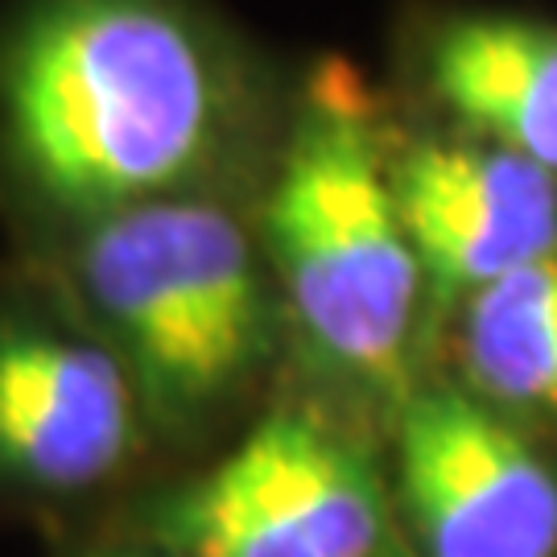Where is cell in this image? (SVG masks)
I'll list each match as a JSON object with an SVG mask.
<instances>
[{
    "label": "cell",
    "mask_w": 557,
    "mask_h": 557,
    "mask_svg": "<svg viewBox=\"0 0 557 557\" xmlns=\"http://www.w3.org/2000/svg\"><path fill=\"white\" fill-rule=\"evenodd\" d=\"M227 120L232 83L186 0H17L0 17V161L66 215L174 199Z\"/></svg>",
    "instance_id": "6da1fadb"
},
{
    "label": "cell",
    "mask_w": 557,
    "mask_h": 557,
    "mask_svg": "<svg viewBox=\"0 0 557 557\" xmlns=\"http://www.w3.org/2000/svg\"><path fill=\"white\" fill-rule=\"evenodd\" d=\"M79 281L137 397L170 430L215 413L269 356V281L215 202L174 195L91 220Z\"/></svg>",
    "instance_id": "7a4b0ae2"
},
{
    "label": "cell",
    "mask_w": 557,
    "mask_h": 557,
    "mask_svg": "<svg viewBox=\"0 0 557 557\" xmlns=\"http://www.w3.org/2000/svg\"><path fill=\"white\" fill-rule=\"evenodd\" d=\"M269 252L314 356L380 397H405L421 273L393 170L343 96L310 103L269 195Z\"/></svg>",
    "instance_id": "3957f363"
},
{
    "label": "cell",
    "mask_w": 557,
    "mask_h": 557,
    "mask_svg": "<svg viewBox=\"0 0 557 557\" xmlns=\"http://www.w3.org/2000/svg\"><path fill=\"white\" fill-rule=\"evenodd\" d=\"M397 492L418 557H557L554 462L475 393L405 397Z\"/></svg>",
    "instance_id": "277c9868"
},
{
    "label": "cell",
    "mask_w": 557,
    "mask_h": 557,
    "mask_svg": "<svg viewBox=\"0 0 557 557\" xmlns=\"http://www.w3.org/2000/svg\"><path fill=\"white\" fill-rule=\"evenodd\" d=\"M425 331L557 244V174L487 140H425L393 170Z\"/></svg>",
    "instance_id": "5b68a950"
},
{
    "label": "cell",
    "mask_w": 557,
    "mask_h": 557,
    "mask_svg": "<svg viewBox=\"0 0 557 557\" xmlns=\"http://www.w3.org/2000/svg\"><path fill=\"white\" fill-rule=\"evenodd\" d=\"M137 442V388L112 347L0 310V492H83Z\"/></svg>",
    "instance_id": "8992f818"
},
{
    "label": "cell",
    "mask_w": 557,
    "mask_h": 557,
    "mask_svg": "<svg viewBox=\"0 0 557 557\" xmlns=\"http://www.w3.org/2000/svg\"><path fill=\"white\" fill-rule=\"evenodd\" d=\"M310 557H405L397 499L376 462L310 413L264 418L220 462Z\"/></svg>",
    "instance_id": "52a82bcc"
},
{
    "label": "cell",
    "mask_w": 557,
    "mask_h": 557,
    "mask_svg": "<svg viewBox=\"0 0 557 557\" xmlns=\"http://www.w3.org/2000/svg\"><path fill=\"white\" fill-rule=\"evenodd\" d=\"M425 75L479 140L557 174V25L520 13H455L434 29Z\"/></svg>",
    "instance_id": "ba28073f"
},
{
    "label": "cell",
    "mask_w": 557,
    "mask_h": 557,
    "mask_svg": "<svg viewBox=\"0 0 557 557\" xmlns=\"http://www.w3.org/2000/svg\"><path fill=\"white\" fill-rule=\"evenodd\" d=\"M458 356L479 400L557 418V244L458 306Z\"/></svg>",
    "instance_id": "9c48e42d"
},
{
    "label": "cell",
    "mask_w": 557,
    "mask_h": 557,
    "mask_svg": "<svg viewBox=\"0 0 557 557\" xmlns=\"http://www.w3.org/2000/svg\"><path fill=\"white\" fill-rule=\"evenodd\" d=\"M149 537L178 557H310L281 537L223 467L153 499Z\"/></svg>",
    "instance_id": "30bf717a"
},
{
    "label": "cell",
    "mask_w": 557,
    "mask_h": 557,
    "mask_svg": "<svg viewBox=\"0 0 557 557\" xmlns=\"http://www.w3.org/2000/svg\"><path fill=\"white\" fill-rule=\"evenodd\" d=\"M96 557H178V554H165V549H149V554H96Z\"/></svg>",
    "instance_id": "8fae6325"
}]
</instances>
